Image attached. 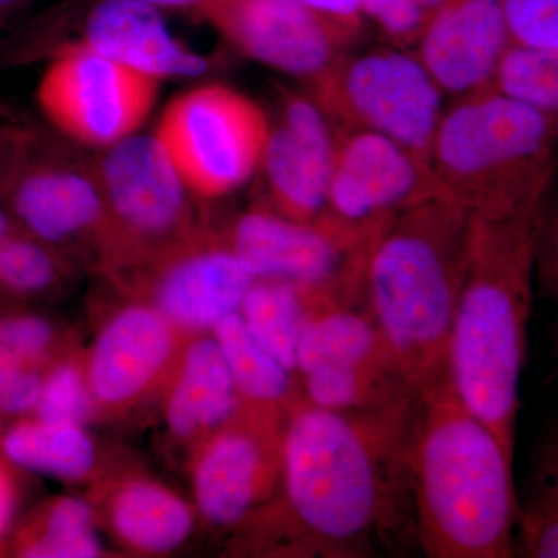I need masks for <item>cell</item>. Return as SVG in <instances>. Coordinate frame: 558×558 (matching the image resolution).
Masks as SVG:
<instances>
[{
  "mask_svg": "<svg viewBox=\"0 0 558 558\" xmlns=\"http://www.w3.org/2000/svg\"><path fill=\"white\" fill-rule=\"evenodd\" d=\"M16 553L31 558H94L102 543L95 513L83 498L61 497L49 502L17 535Z\"/></svg>",
  "mask_w": 558,
  "mask_h": 558,
  "instance_id": "obj_27",
  "label": "cell"
},
{
  "mask_svg": "<svg viewBox=\"0 0 558 558\" xmlns=\"http://www.w3.org/2000/svg\"><path fill=\"white\" fill-rule=\"evenodd\" d=\"M417 44L418 60L446 97L497 89L512 46L502 0H449L429 16Z\"/></svg>",
  "mask_w": 558,
  "mask_h": 558,
  "instance_id": "obj_16",
  "label": "cell"
},
{
  "mask_svg": "<svg viewBox=\"0 0 558 558\" xmlns=\"http://www.w3.org/2000/svg\"><path fill=\"white\" fill-rule=\"evenodd\" d=\"M61 252L17 230L0 242V295L35 299L61 282Z\"/></svg>",
  "mask_w": 558,
  "mask_h": 558,
  "instance_id": "obj_28",
  "label": "cell"
},
{
  "mask_svg": "<svg viewBox=\"0 0 558 558\" xmlns=\"http://www.w3.org/2000/svg\"><path fill=\"white\" fill-rule=\"evenodd\" d=\"M0 205L22 231L60 252L92 233L105 242L108 215L94 165L35 121L0 123Z\"/></svg>",
  "mask_w": 558,
  "mask_h": 558,
  "instance_id": "obj_6",
  "label": "cell"
},
{
  "mask_svg": "<svg viewBox=\"0 0 558 558\" xmlns=\"http://www.w3.org/2000/svg\"><path fill=\"white\" fill-rule=\"evenodd\" d=\"M472 218L435 196L396 216L366 253L363 306L418 396L447 374Z\"/></svg>",
  "mask_w": 558,
  "mask_h": 558,
  "instance_id": "obj_4",
  "label": "cell"
},
{
  "mask_svg": "<svg viewBox=\"0 0 558 558\" xmlns=\"http://www.w3.org/2000/svg\"><path fill=\"white\" fill-rule=\"evenodd\" d=\"M105 197V245L117 255L170 252L190 236V186L153 135L120 140L94 165Z\"/></svg>",
  "mask_w": 558,
  "mask_h": 558,
  "instance_id": "obj_9",
  "label": "cell"
},
{
  "mask_svg": "<svg viewBox=\"0 0 558 558\" xmlns=\"http://www.w3.org/2000/svg\"><path fill=\"white\" fill-rule=\"evenodd\" d=\"M549 476H553L554 480H553V483H548V484H546V486L556 488V490L558 492V462H557L556 472L549 473Z\"/></svg>",
  "mask_w": 558,
  "mask_h": 558,
  "instance_id": "obj_42",
  "label": "cell"
},
{
  "mask_svg": "<svg viewBox=\"0 0 558 558\" xmlns=\"http://www.w3.org/2000/svg\"><path fill=\"white\" fill-rule=\"evenodd\" d=\"M495 87L538 110L558 137V50L510 46Z\"/></svg>",
  "mask_w": 558,
  "mask_h": 558,
  "instance_id": "obj_29",
  "label": "cell"
},
{
  "mask_svg": "<svg viewBox=\"0 0 558 558\" xmlns=\"http://www.w3.org/2000/svg\"><path fill=\"white\" fill-rule=\"evenodd\" d=\"M311 95L337 130L376 132L429 165L446 95L417 54L396 46L344 51Z\"/></svg>",
  "mask_w": 558,
  "mask_h": 558,
  "instance_id": "obj_7",
  "label": "cell"
},
{
  "mask_svg": "<svg viewBox=\"0 0 558 558\" xmlns=\"http://www.w3.org/2000/svg\"><path fill=\"white\" fill-rule=\"evenodd\" d=\"M557 145L538 110L490 89L444 110L429 168L439 196L472 215L537 211L557 178Z\"/></svg>",
  "mask_w": 558,
  "mask_h": 558,
  "instance_id": "obj_5",
  "label": "cell"
},
{
  "mask_svg": "<svg viewBox=\"0 0 558 558\" xmlns=\"http://www.w3.org/2000/svg\"><path fill=\"white\" fill-rule=\"evenodd\" d=\"M154 282L156 307L175 329L207 330L240 312L255 278L230 245L180 244Z\"/></svg>",
  "mask_w": 558,
  "mask_h": 558,
  "instance_id": "obj_17",
  "label": "cell"
},
{
  "mask_svg": "<svg viewBox=\"0 0 558 558\" xmlns=\"http://www.w3.org/2000/svg\"><path fill=\"white\" fill-rule=\"evenodd\" d=\"M0 453L10 464L62 481L90 475L97 462L94 440L84 427L14 418L0 435Z\"/></svg>",
  "mask_w": 558,
  "mask_h": 558,
  "instance_id": "obj_23",
  "label": "cell"
},
{
  "mask_svg": "<svg viewBox=\"0 0 558 558\" xmlns=\"http://www.w3.org/2000/svg\"><path fill=\"white\" fill-rule=\"evenodd\" d=\"M339 131L312 95L284 94L260 156V207L318 223L326 208Z\"/></svg>",
  "mask_w": 558,
  "mask_h": 558,
  "instance_id": "obj_13",
  "label": "cell"
},
{
  "mask_svg": "<svg viewBox=\"0 0 558 558\" xmlns=\"http://www.w3.org/2000/svg\"><path fill=\"white\" fill-rule=\"evenodd\" d=\"M267 132L269 117L255 101L204 86L168 106L156 135L193 193L220 197L256 175Z\"/></svg>",
  "mask_w": 558,
  "mask_h": 558,
  "instance_id": "obj_8",
  "label": "cell"
},
{
  "mask_svg": "<svg viewBox=\"0 0 558 558\" xmlns=\"http://www.w3.org/2000/svg\"><path fill=\"white\" fill-rule=\"evenodd\" d=\"M0 347L33 365L47 366L53 360L57 329L49 318L35 312L0 315Z\"/></svg>",
  "mask_w": 558,
  "mask_h": 558,
  "instance_id": "obj_31",
  "label": "cell"
},
{
  "mask_svg": "<svg viewBox=\"0 0 558 558\" xmlns=\"http://www.w3.org/2000/svg\"><path fill=\"white\" fill-rule=\"evenodd\" d=\"M417 400L362 413L290 405L281 497L260 523L307 556L363 558L417 546L409 461Z\"/></svg>",
  "mask_w": 558,
  "mask_h": 558,
  "instance_id": "obj_1",
  "label": "cell"
},
{
  "mask_svg": "<svg viewBox=\"0 0 558 558\" xmlns=\"http://www.w3.org/2000/svg\"><path fill=\"white\" fill-rule=\"evenodd\" d=\"M336 160L318 223L369 247L400 213L439 196L432 168L376 132L337 130Z\"/></svg>",
  "mask_w": 558,
  "mask_h": 558,
  "instance_id": "obj_10",
  "label": "cell"
},
{
  "mask_svg": "<svg viewBox=\"0 0 558 558\" xmlns=\"http://www.w3.org/2000/svg\"><path fill=\"white\" fill-rule=\"evenodd\" d=\"M557 175H558V168H557Z\"/></svg>",
  "mask_w": 558,
  "mask_h": 558,
  "instance_id": "obj_44",
  "label": "cell"
},
{
  "mask_svg": "<svg viewBox=\"0 0 558 558\" xmlns=\"http://www.w3.org/2000/svg\"><path fill=\"white\" fill-rule=\"evenodd\" d=\"M175 328L156 306L123 307L102 326L86 371L98 403L123 407L142 396L167 368Z\"/></svg>",
  "mask_w": 558,
  "mask_h": 558,
  "instance_id": "obj_18",
  "label": "cell"
},
{
  "mask_svg": "<svg viewBox=\"0 0 558 558\" xmlns=\"http://www.w3.org/2000/svg\"><path fill=\"white\" fill-rule=\"evenodd\" d=\"M109 519L124 545L146 554L172 553L194 529L190 506L170 488L148 480L123 484L110 501Z\"/></svg>",
  "mask_w": 558,
  "mask_h": 558,
  "instance_id": "obj_22",
  "label": "cell"
},
{
  "mask_svg": "<svg viewBox=\"0 0 558 558\" xmlns=\"http://www.w3.org/2000/svg\"><path fill=\"white\" fill-rule=\"evenodd\" d=\"M362 13L400 49L418 43L432 16L417 0H362Z\"/></svg>",
  "mask_w": 558,
  "mask_h": 558,
  "instance_id": "obj_34",
  "label": "cell"
},
{
  "mask_svg": "<svg viewBox=\"0 0 558 558\" xmlns=\"http://www.w3.org/2000/svg\"><path fill=\"white\" fill-rule=\"evenodd\" d=\"M245 421L222 429L201 451L193 473L197 509L213 526L229 527L263 506L279 480L286 411L250 409Z\"/></svg>",
  "mask_w": 558,
  "mask_h": 558,
  "instance_id": "obj_14",
  "label": "cell"
},
{
  "mask_svg": "<svg viewBox=\"0 0 558 558\" xmlns=\"http://www.w3.org/2000/svg\"><path fill=\"white\" fill-rule=\"evenodd\" d=\"M140 2L149 3L154 7H168V9H191V7H202L209 10L219 3L220 0H140Z\"/></svg>",
  "mask_w": 558,
  "mask_h": 558,
  "instance_id": "obj_39",
  "label": "cell"
},
{
  "mask_svg": "<svg viewBox=\"0 0 558 558\" xmlns=\"http://www.w3.org/2000/svg\"><path fill=\"white\" fill-rule=\"evenodd\" d=\"M384 363L395 365L363 303H344L326 295L315 299L296 348V373L301 377L323 366Z\"/></svg>",
  "mask_w": 558,
  "mask_h": 558,
  "instance_id": "obj_21",
  "label": "cell"
},
{
  "mask_svg": "<svg viewBox=\"0 0 558 558\" xmlns=\"http://www.w3.org/2000/svg\"><path fill=\"white\" fill-rule=\"evenodd\" d=\"M159 80L124 68L84 44L61 47L39 81L38 105L51 126L90 146L116 145L148 117Z\"/></svg>",
  "mask_w": 558,
  "mask_h": 558,
  "instance_id": "obj_11",
  "label": "cell"
},
{
  "mask_svg": "<svg viewBox=\"0 0 558 558\" xmlns=\"http://www.w3.org/2000/svg\"><path fill=\"white\" fill-rule=\"evenodd\" d=\"M512 46L558 50V0H502Z\"/></svg>",
  "mask_w": 558,
  "mask_h": 558,
  "instance_id": "obj_32",
  "label": "cell"
},
{
  "mask_svg": "<svg viewBox=\"0 0 558 558\" xmlns=\"http://www.w3.org/2000/svg\"><path fill=\"white\" fill-rule=\"evenodd\" d=\"M227 360L241 402L250 409L288 411L292 374L250 332L240 312L227 315L213 328Z\"/></svg>",
  "mask_w": 558,
  "mask_h": 558,
  "instance_id": "obj_25",
  "label": "cell"
},
{
  "mask_svg": "<svg viewBox=\"0 0 558 558\" xmlns=\"http://www.w3.org/2000/svg\"><path fill=\"white\" fill-rule=\"evenodd\" d=\"M97 403L86 366L75 359H62L47 366L32 416L50 424L86 427L95 416Z\"/></svg>",
  "mask_w": 558,
  "mask_h": 558,
  "instance_id": "obj_30",
  "label": "cell"
},
{
  "mask_svg": "<svg viewBox=\"0 0 558 558\" xmlns=\"http://www.w3.org/2000/svg\"><path fill=\"white\" fill-rule=\"evenodd\" d=\"M84 46L156 80L199 76L209 68L171 35L157 7L140 0L98 3L87 20Z\"/></svg>",
  "mask_w": 558,
  "mask_h": 558,
  "instance_id": "obj_19",
  "label": "cell"
},
{
  "mask_svg": "<svg viewBox=\"0 0 558 558\" xmlns=\"http://www.w3.org/2000/svg\"><path fill=\"white\" fill-rule=\"evenodd\" d=\"M208 13L250 58L311 84L354 40L295 0H220Z\"/></svg>",
  "mask_w": 558,
  "mask_h": 558,
  "instance_id": "obj_15",
  "label": "cell"
},
{
  "mask_svg": "<svg viewBox=\"0 0 558 558\" xmlns=\"http://www.w3.org/2000/svg\"><path fill=\"white\" fill-rule=\"evenodd\" d=\"M22 2H24V0H0V21L9 16L13 11L20 9Z\"/></svg>",
  "mask_w": 558,
  "mask_h": 558,
  "instance_id": "obj_41",
  "label": "cell"
},
{
  "mask_svg": "<svg viewBox=\"0 0 558 558\" xmlns=\"http://www.w3.org/2000/svg\"><path fill=\"white\" fill-rule=\"evenodd\" d=\"M355 39L362 28V0H295Z\"/></svg>",
  "mask_w": 558,
  "mask_h": 558,
  "instance_id": "obj_37",
  "label": "cell"
},
{
  "mask_svg": "<svg viewBox=\"0 0 558 558\" xmlns=\"http://www.w3.org/2000/svg\"><path fill=\"white\" fill-rule=\"evenodd\" d=\"M304 402L337 413H362L418 398L391 363L323 366L303 376Z\"/></svg>",
  "mask_w": 558,
  "mask_h": 558,
  "instance_id": "obj_24",
  "label": "cell"
},
{
  "mask_svg": "<svg viewBox=\"0 0 558 558\" xmlns=\"http://www.w3.org/2000/svg\"><path fill=\"white\" fill-rule=\"evenodd\" d=\"M227 244L255 279L293 282L344 303H362L368 247L322 223L299 222L256 205L234 220Z\"/></svg>",
  "mask_w": 558,
  "mask_h": 558,
  "instance_id": "obj_12",
  "label": "cell"
},
{
  "mask_svg": "<svg viewBox=\"0 0 558 558\" xmlns=\"http://www.w3.org/2000/svg\"><path fill=\"white\" fill-rule=\"evenodd\" d=\"M46 369L0 347V416L20 418L33 414Z\"/></svg>",
  "mask_w": 558,
  "mask_h": 558,
  "instance_id": "obj_33",
  "label": "cell"
},
{
  "mask_svg": "<svg viewBox=\"0 0 558 558\" xmlns=\"http://www.w3.org/2000/svg\"><path fill=\"white\" fill-rule=\"evenodd\" d=\"M520 550L523 556L558 558V492L545 494L519 517Z\"/></svg>",
  "mask_w": 558,
  "mask_h": 558,
  "instance_id": "obj_35",
  "label": "cell"
},
{
  "mask_svg": "<svg viewBox=\"0 0 558 558\" xmlns=\"http://www.w3.org/2000/svg\"><path fill=\"white\" fill-rule=\"evenodd\" d=\"M543 208L515 215H472L447 360L458 398L497 433L513 457L529 322L537 289L535 247Z\"/></svg>",
  "mask_w": 558,
  "mask_h": 558,
  "instance_id": "obj_3",
  "label": "cell"
},
{
  "mask_svg": "<svg viewBox=\"0 0 558 558\" xmlns=\"http://www.w3.org/2000/svg\"><path fill=\"white\" fill-rule=\"evenodd\" d=\"M241 403L240 391L215 337L193 341L168 396L165 417L172 435L190 439L223 427L238 416Z\"/></svg>",
  "mask_w": 558,
  "mask_h": 558,
  "instance_id": "obj_20",
  "label": "cell"
},
{
  "mask_svg": "<svg viewBox=\"0 0 558 558\" xmlns=\"http://www.w3.org/2000/svg\"><path fill=\"white\" fill-rule=\"evenodd\" d=\"M21 230L17 223L14 222L13 216L10 215L9 209L0 205V242L7 240L11 234Z\"/></svg>",
  "mask_w": 558,
  "mask_h": 558,
  "instance_id": "obj_40",
  "label": "cell"
},
{
  "mask_svg": "<svg viewBox=\"0 0 558 558\" xmlns=\"http://www.w3.org/2000/svg\"><path fill=\"white\" fill-rule=\"evenodd\" d=\"M325 293L278 279H255L240 314L252 336L282 365L296 373V348L312 304Z\"/></svg>",
  "mask_w": 558,
  "mask_h": 558,
  "instance_id": "obj_26",
  "label": "cell"
},
{
  "mask_svg": "<svg viewBox=\"0 0 558 558\" xmlns=\"http://www.w3.org/2000/svg\"><path fill=\"white\" fill-rule=\"evenodd\" d=\"M16 506V486L5 462L0 461V538L9 531Z\"/></svg>",
  "mask_w": 558,
  "mask_h": 558,
  "instance_id": "obj_38",
  "label": "cell"
},
{
  "mask_svg": "<svg viewBox=\"0 0 558 558\" xmlns=\"http://www.w3.org/2000/svg\"><path fill=\"white\" fill-rule=\"evenodd\" d=\"M554 336H556V352H557V357H558V314H557L556 330H554Z\"/></svg>",
  "mask_w": 558,
  "mask_h": 558,
  "instance_id": "obj_43",
  "label": "cell"
},
{
  "mask_svg": "<svg viewBox=\"0 0 558 558\" xmlns=\"http://www.w3.org/2000/svg\"><path fill=\"white\" fill-rule=\"evenodd\" d=\"M535 288L558 307V199L543 208L535 247Z\"/></svg>",
  "mask_w": 558,
  "mask_h": 558,
  "instance_id": "obj_36",
  "label": "cell"
},
{
  "mask_svg": "<svg viewBox=\"0 0 558 558\" xmlns=\"http://www.w3.org/2000/svg\"><path fill=\"white\" fill-rule=\"evenodd\" d=\"M409 461L424 556H513L520 517L513 454L458 398L449 374L418 396Z\"/></svg>",
  "mask_w": 558,
  "mask_h": 558,
  "instance_id": "obj_2",
  "label": "cell"
}]
</instances>
